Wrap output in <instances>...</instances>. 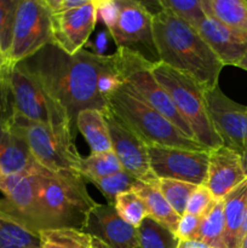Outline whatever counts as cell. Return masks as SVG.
<instances>
[{
    "label": "cell",
    "mask_w": 247,
    "mask_h": 248,
    "mask_svg": "<svg viewBox=\"0 0 247 248\" xmlns=\"http://www.w3.org/2000/svg\"><path fill=\"white\" fill-rule=\"evenodd\" d=\"M107 55L79 51L67 55L48 44L23 62L48 96L65 111L73 132H77V118L85 109L103 111L107 102L98 92V75Z\"/></svg>",
    "instance_id": "1"
},
{
    "label": "cell",
    "mask_w": 247,
    "mask_h": 248,
    "mask_svg": "<svg viewBox=\"0 0 247 248\" xmlns=\"http://www.w3.org/2000/svg\"><path fill=\"white\" fill-rule=\"evenodd\" d=\"M153 31L161 63L195 81L205 92L218 86L224 65L194 27L160 7L154 12Z\"/></svg>",
    "instance_id": "2"
},
{
    "label": "cell",
    "mask_w": 247,
    "mask_h": 248,
    "mask_svg": "<svg viewBox=\"0 0 247 248\" xmlns=\"http://www.w3.org/2000/svg\"><path fill=\"white\" fill-rule=\"evenodd\" d=\"M35 189L44 230H82L98 205L90 196L81 173L73 170L50 172L41 167L35 173Z\"/></svg>",
    "instance_id": "3"
},
{
    "label": "cell",
    "mask_w": 247,
    "mask_h": 248,
    "mask_svg": "<svg viewBox=\"0 0 247 248\" xmlns=\"http://www.w3.org/2000/svg\"><path fill=\"white\" fill-rule=\"evenodd\" d=\"M106 102L107 107L148 147L161 145L188 150H206L200 143L186 138L169 119L143 102L125 82L109 94Z\"/></svg>",
    "instance_id": "4"
},
{
    "label": "cell",
    "mask_w": 247,
    "mask_h": 248,
    "mask_svg": "<svg viewBox=\"0 0 247 248\" xmlns=\"http://www.w3.org/2000/svg\"><path fill=\"white\" fill-rule=\"evenodd\" d=\"M153 74L188 124L194 140L208 152L222 147V138L216 132L208 115L205 91L195 81L164 63L154 65Z\"/></svg>",
    "instance_id": "5"
},
{
    "label": "cell",
    "mask_w": 247,
    "mask_h": 248,
    "mask_svg": "<svg viewBox=\"0 0 247 248\" xmlns=\"http://www.w3.org/2000/svg\"><path fill=\"white\" fill-rule=\"evenodd\" d=\"M10 127L22 136L31 155L43 169L50 172L80 170L82 157L75 147V137L69 131H60L43 124L15 115Z\"/></svg>",
    "instance_id": "6"
},
{
    "label": "cell",
    "mask_w": 247,
    "mask_h": 248,
    "mask_svg": "<svg viewBox=\"0 0 247 248\" xmlns=\"http://www.w3.org/2000/svg\"><path fill=\"white\" fill-rule=\"evenodd\" d=\"M111 56L123 81L127 84L143 102L169 119L186 138L194 140L190 127L179 115L171 97L155 79L153 74L154 65L145 62L139 56L121 48H116Z\"/></svg>",
    "instance_id": "7"
},
{
    "label": "cell",
    "mask_w": 247,
    "mask_h": 248,
    "mask_svg": "<svg viewBox=\"0 0 247 248\" xmlns=\"http://www.w3.org/2000/svg\"><path fill=\"white\" fill-rule=\"evenodd\" d=\"M9 78L17 115L55 130L69 131L77 137L65 111L48 96L22 63L11 65Z\"/></svg>",
    "instance_id": "8"
},
{
    "label": "cell",
    "mask_w": 247,
    "mask_h": 248,
    "mask_svg": "<svg viewBox=\"0 0 247 248\" xmlns=\"http://www.w3.org/2000/svg\"><path fill=\"white\" fill-rule=\"evenodd\" d=\"M119 17L109 34L116 47L130 51L153 65L161 63L155 45L153 17L144 2L118 0Z\"/></svg>",
    "instance_id": "9"
},
{
    "label": "cell",
    "mask_w": 247,
    "mask_h": 248,
    "mask_svg": "<svg viewBox=\"0 0 247 248\" xmlns=\"http://www.w3.org/2000/svg\"><path fill=\"white\" fill-rule=\"evenodd\" d=\"M51 17L45 0H19L11 47L6 56L10 63L23 62L52 44Z\"/></svg>",
    "instance_id": "10"
},
{
    "label": "cell",
    "mask_w": 247,
    "mask_h": 248,
    "mask_svg": "<svg viewBox=\"0 0 247 248\" xmlns=\"http://www.w3.org/2000/svg\"><path fill=\"white\" fill-rule=\"evenodd\" d=\"M206 106L223 145L241 156L247 172V107L225 96L219 86L205 92Z\"/></svg>",
    "instance_id": "11"
},
{
    "label": "cell",
    "mask_w": 247,
    "mask_h": 248,
    "mask_svg": "<svg viewBox=\"0 0 247 248\" xmlns=\"http://www.w3.org/2000/svg\"><path fill=\"white\" fill-rule=\"evenodd\" d=\"M150 169L157 179H174L203 186L207 177V150L150 145L148 147Z\"/></svg>",
    "instance_id": "12"
},
{
    "label": "cell",
    "mask_w": 247,
    "mask_h": 248,
    "mask_svg": "<svg viewBox=\"0 0 247 248\" xmlns=\"http://www.w3.org/2000/svg\"><path fill=\"white\" fill-rule=\"evenodd\" d=\"M38 171L4 176L0 179V191L4 195L0 199V211L39 235L44 225L36 199L35 173Z\"/></svg>",
    "instance_id": "13"
},
{
    "label": "cell",
    "mask_w": 247,
    "mask_h": 248,
    "mask_svg": "<svg viewBox=\"0 0 247 248\" xmlns=\"http://www.w3.org/2000/svg\"><path fill=\"white\" fill-rule=\"evenodd\" d=\"M103 114L108 125L111 149L123 169L138 181L149 183L156 181L157 178L150 169L148 145L107 106Z\"/></svg>",
    "instance_id": "14"
},
{
    "label": "cell",
    "mask_w": 247,
    "mask_h": 248,
    "mask_svg": "<svg viewBox=\"0 0 247 248\" xmlns=\"http://www.w3.org/2000/svg\"><path fill=\"white\" fill-rule=\"evenodd\" d=\"M97 19V0H90L79 9L52 14V45L70 56L84 50Z\"/></svg>",
    "instance_id": "15"
},
{
    "label": "cell",
    "mask_w": 247,
    "mask_h": 248,
    "mask_svg": "<svg viewBox=\"0 0 247 248\" xmlns=\"http://www.w3.org/2000/svg\"><path fill=\"white\" fill-rule=\"evenodd\" d=\"M82 232L103 242L108 248H136L138 229L127 224L116 212L114 205L98 203L90 212Z\"/></svg>",
    "instance_id": "16"
},
{
    "label": "cell",
    "mask_w": 247,
    "mask_h": 248,
    "mask_svg": "<svg viewBox=\"0 0 247 248\" xmlns=\"http://www.w3.org/2000/svg\"><path fill=\"white\" fill-rule=\"evenodd\" d=\"M247 179L241 156L229 148H217L210 152L207 177L203 186L216 200H223L232 190Z\"/></svg>",
    "instance_id": "17"
},
{
    "label": "cell",
    "mask_w": 247,
    "mask_h": 248,
    "mask_svg": "<svg viewBox=\"0 0 247 248\" xmlns=\"http://www.w3.org/2000/svg\"><path fill=\"white\" fill-rule=\"evenodd\" d=\"M195 29L223 65L237 67L246 55L247 36L235 33L213 17L206 15Z\"/></svg>",
    "instance_id": "18"
},
{
    "label": "cell",
    "mask_w": 247,
    "mask_h": 248,
    "mask_svg": "<svg viewBox=\"0 0 247 248\" xmlns=\"http://www.w3.org/2000/svg\"><path fill=\"white\" fill-rule=\"evenodd\" d=\"M41 169L26 140L10 125L0 127V170L4 176L35 172Z\"/></svg>",
    "instance_id": "19"
},
{
    "label": "cell",
    "mask_w": 247,
    "mask_h": 248,
    "mask_svg": "<svg viewBox=\"0 0 247 248\" xmlns=\"http://www.w3.org/2000/svg\"><path fill=\"white\" fill-rule=\"evenodd\" d=\"M156 181L152 183L137 181L132 190H135L144 202L148 211V218H152L160 225L167 228L172 232H176L181 217L174 212L173 208L164 198L161 191L157 188Z\"/></svg>",
    "instance_id": "20"
},
{
    "label": "cell",
    "mask_w": 247,
    "mask_h": 248,
    "mask_svg": "<svg viewBox=\"0 0 247 248\" xmlns=\"http://www.w3.org/2000/svg\"><path fill=\"white\" fill-rule=\"evenodd\" d=\"M225 248H240L239 235L247 208V179L230 191L224 199Z\"/></svg>",
    "instance_id": "21"
},
{
    "label": "cell",
    "mask_w": 247,
    "mask_h": 248,
    "mask_svg": "<svg viewBox=\"0 0 247 248\" xmlns=\"http://www.w3.org/2000/svg\"><path fill=\"white\" fill-rule=\"evenodd\" d=\"M206 15L247 36V0H201Z\"/></svg>",
    "instance_id": "22"
},
{
    "label": "cell",
    "mask_w": 247,
    "mask_h": 248,
    "mask_svg": "<svg viewBox=\"0 0 247 248\" xmlns=\"http://www.w3.org/2000/svg\"><path fill=\"white\" fill-rule=\"evenodd\" d=\"M77 130L84 136L91 153L113 150L103 111L96 109H85L80 111L77 118Z\"/></svg>",
    "instance_id": "23"
},
{
    "label": "cell",
    "mask_w": 247,
    "mask_h": 248,
    "mask_svg": "<svg viewBox=\"0 0 247 248\" xmlns=\"http://www.w3.org/2000/svg\"><path fill=\"white\" fill-rule=\"evenodd\" d=\"M224 234V202L223 200H217L210 212L201 218L200 227L194 240L205 242L212 248H225Z\"/></svg>",
    "instance_id": "24"
},
{
    "label": "cell",
    "mask_w": 247,
    "mask_h": 248,
    "mask_svg": "<svg viewBox=\"0 0 247 248\" xmlns=\"http://www.w3.org/2000/svg\"><path fill=\"white\" fill-rule=\"evenodd\" d=\"M40 248H91L92 237L82 230L60 228L39 232Z\"/></svg>",
    "instance_id": "25"
},
{
    "label": "cell",
    "mask_w": 247,
    "mask_h": 248,
    "mask_svg": "<svg viewBox=\"0 0 247 248\" xmlns=\"http://www.w3.org/2000/svg\"><path fill=\"white\" fill-rule=\"evenodd\" d=\"M40 247L39 235L0 211V248Z\"/></svg>",
    "instance_id": "26"
},
{
    "label": "cell",
    "mask_w": 247,
    "mask_h": 248,
    "mask_svg": "<svg viewBox=\"0 0 247 248\" xmlns=\"http://www.w3.org/2000/svg\"><path fill=\"white\" fill-rule=\"evenodd\" d=\"M120 161L113 150L104 153H91L87 157H82L79 172L85 181L92 178H103L121 171Z\"/></svg>",
    "instance_id": "27"
},
{
    "label": "cell",
    "mask_w": 247,
    "mask_h": 248,
    "mask_svg": "<svg viewBox=\"0 0 247 248\" xmlns=\"http://www.w3.org/2000/svg\"><path fill=\"white\" fill-rule=\"evenodd\" d=\"M179 240L167 228L152 218H145L138 228V241L136 248H177Z\"/></svg>",
    "instance_id": "28"
},
{
    "label": "cell",
    "mask_w": 247,
    "mask_h": 248,
    "mask_svg": "<svg viewBox=\"0 0 247 248\" xmlns=\"http://www.w3.org/2000/svg\"><path fill=\"white\" fill-rule=\"evenodd\" d=\"M156 186L179 217L185 213L189 199L194 190L199 186L195 184L186 183V182L174 181V179H157Z\"/></svg>",
    "instance_id": "29"
},
{
    "label": "cell",
    "mask_w": 247,
    "mask_h": 248,
    "mask_svg": "<svg viewBox=\"0 0 247 248\" xmlns=\"http://www.w3.org/2000/svg\"><path fill=\"white\" fill-rule=\"evenodd\" d=\"M135 177L128 173L125 170L116 172L111 176L103 177V178H92L87 179L86 182L93 184L97 189L102 193V195L107 199L109 205H114L116 196L126 191L132 190L136 182Z\"/></svg>",
    "instance_id": "30"
},
{
    "label": "cell",
    "mask_w": 247,
    "mask_h": 248,
    "mask_svg": "<svg viewBox=\"0 0 247 248\" xmlns=\"http://www.w3.org/2000/svg\"><path fill=\"white\" fill-rule=\"evenodd\" d=\"M114 207L121 219L137 229L142 225L143 220L148 218L147 207L135 190L126 191L116 196Z\"/></svg>",
    "instance_id": "31"
},
{
    "label": "cell",
    "mask_w": 247,
    "mask_h": 248,
    "mask_svg": "<svg viewBox=\"0 0 247 248\" xmlns=\"http://www.w3.org/2000/svg\"><path fill=\"white\" fill-rule=\"evenodd\" d=\"M157 4L194 28L206 16L201 0H159Z\"/></svg>",
    "instance_id": "32"
},
{
    "label": "cell",
    "mask_w": 247,
    "mask_h": 248,
    "mask_svg": "<svg viewBox=\"0 0 247 248\" xmlns=\"http://www.w3.org/2000/svg\"><path fill=\"white\" fill-rule=\"evenodd\" d=\"M18 2L19 0H0V50L5 57L11 47Z\"/></svg>",
    "instance_id": "33"
},
{
    "label": "cell",
    "mask_w": 247,
    "mask_h": 248,
    "mask_svg": "<svg viewBox=\"0 0 247 248\" xmlns=\"http://www.w3.org/2000/svg\"><path fill=\"white\" fill-rule=\"evenodd\" d=\"M11 65L0 73V127L10 125L16 115L9 78Z\"/></svg>",
    "instance_id": "34"
},
{
    "label": "cell",
    "mask_w": 247,
    "mask_h": 248,
    "mask_svg": "<svg viewBox=\"0 0 247 248\" xmlns=\"http://www.w3.org/2000/svg\"><path fill=\"white\" fill-rule=\"evenodd\" d=\"M124 84L114 64L113 56L107 55V60L98 75V92L104 99Z\"/></svg>",
    "instance_id": "35"
},
{
    "label": "cell",
    "mask_w": 247,
    "mask_h": 248,
    "mask_svg": "<svg viewBox=\"0 0 247 248\" xmlns=\"http://www.w3.org/2000/svg\"><path fill=\"white\" fill-rule=\"evenodd\" d=\"M216 201L217 200L215 196L205 186H199L189 199L185 213L196 216L199 218L205 217L213 207Z\"/></svg>",
    "instance_id": "36"
},
{
    "label": "cell",
    "mask_w": 247,
    "mask_h": 248,
    "mask_svg": "<svg viewBox=\"0 0 247 248\" xmlns=\"http://www.w3.org/2000/svg\"><path fill=\"white\" fill-rule=\"evenodd\" d=\"M200 223L201 218L189 215V213H184L179 218L174 235H176L178 240H194L196 237V234H198Z\"/></svg>",
    "instance_id": "37"
},
{
    "label": "cell",
    "mask_w": 247,
    "mask_h": 248,
    "mask_svg": "<svg viewBox=\"0 0 247 248\" xmlns=\"http://www.w3.org/2000/svg\"><path fill=\"white\" fill-rule=\"evenodd\" d=\"M97 16L102 19L107 31H110L119 17L118 0H97Z\"/></svg>",
    "instance_id": "38"
},
{
    "label": "cell",
    "mask_w": 247,
    "mask_h": 248,
    "mask_svg": "<svg viewBox=\"0 0 247 248\" xmlns=\"http://www.w3.org/2000/svg\"><path fill=\"white\" fill-rule=\"evenodd\" d=\"M89 1L90 0H45L51 14H60L73 9H79L85 6Z\"/></svg>",
    "instance_id": "39"
},
{
    "label": "cell",
    "mask_w": 247,
    "mask_h": 248,
    "mask_svg": "<svg viewBox=\"0 0 247 248\" xmlns=\"http://www.w3.org/2000/svg\"><path fill=\"white\" fill-rule=\"evenodd\" d=\"M177 248H212L199 240H179Z\"/></svg>",
    "instance_id": "40"
},
{
    "label": "cell",
    "mask_w": 247,
    "mask_h": 248,
    "mask_svg": "<svg viewBox=\"0 0 247 248\" xmlns=\"http://www.w3.org/2000/svg\"><path fill=\"white\" fill-rule=\"evenodd\" d=\"M247 235V208H246V213H245V218H244V223H242L241 230H240V235H239V241L240 245H241L242 240L244 237Z\"/></svg>",
    "instance_id": "41"
},
{
    "label": "cell",
    "mask_w": 247,
    "mask_h": 248,
    "mask_svg": "<svg viewBox=\"0 0 247 248\" xmlns=\"http://www.w3.org/2000/svg\"><path fill=\"white\" fill-rule=\"evenodd\" d=\"M11 64L12 63H10L7 58H0V73H1L2 70L6 69V68Z\"/></svg>",
    "instance_id": "42"
},
{
    "label": "cell",
    "mask_w": 247,
    "mask_h": 248,
    "mask_svg": "<svg viewBox=\"0 0 247 248\" xmlns=\"http://www.w3.org/2000/svg\"><path fill=\"white\" fill-rule=\"evenodd\" d=\"M91 248H108V247H107L106 245L103 244V242L98 241V240H96V239H93V237H92Z\"/></svg>",
    "instance_id": "43"
},
{
    "label": "cell",
    "mask_w": 247,
    "mask_h": 248,
    "mask_svg": "<svg viewBox=\"0 0 247 248\" xmlns=\"http://www.w3.org/2000/svg\"><path fill=\"white\" fill-rule=\"evenodd\" d=\"M237 67L241 68V69H244V70H247V52H246V55H245V57L242 58L241 62H240V64L237 65Z\"/></svg>",
    "instance_id": "44"
},
{
    "label": "cell",
    "mask_w": 247,
    "mask_h": 248,
    "mask_svg": "<svg viewBox=\"0 0 247 248\" xmlns=\"http://www.w3.org/2000/svg\"><path fill=\"white\" fill-rule=\"evenodd\" d=\"M240 248H247V235L244 237V240H242L241 245H240Z\"/></svg>",
    "instance_id": "45"
},
{
    "label": "cell",
    "mask_w": 247,
    "mask_h": 248,
    "mask_svg": "<svg viewBox=\"0 0 247 248\" xmlns=\"http://www.w3.org/2000/svg\"><path fill=\"white\" fill-rule=\"evenodd\" d=\"M0 58H6V57H5V56H4V55H2L1 50H0Z\"/></svg>",
    "instance_id": "46"
},
{
    "label": "cell",
    "mask_w": 247,
    "mask_h": 248,
    "mask_svg": "<svg viewBox=\"0 0 247 248\" xmlns=\"http://www.w3.org/2000/svg\"><path fill=\"white\" fill-rule=\"evenodd\" d=\"M2 177H4V174H2L1 170H0V179H1V178H2Z\"/></svg>",
    "instance_id": "47"
},
{
    "label": "cell",
    "mask_w": 247,
    "mask_h": 248,
    "mask_svg": "<svg viewBox=\"0 0 247 248\" xmlns=\"http://www.w3.org/2000/svg\"><path fill=\"white\" fill-rule=\"evenodd\" d=\"M26 248H40L39 246H31V247H26Z\"/></svg>",
    "instance_id": "48"
}]
</instances>
